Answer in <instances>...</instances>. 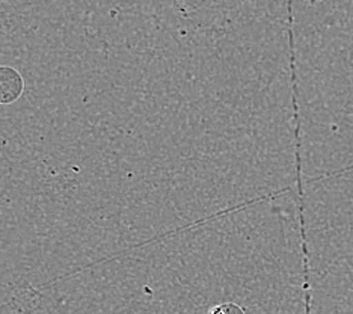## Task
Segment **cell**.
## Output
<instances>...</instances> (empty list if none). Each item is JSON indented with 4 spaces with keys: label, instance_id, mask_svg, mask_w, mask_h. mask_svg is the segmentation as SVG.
<instances>
[{
    "label": "cell",
    "instance_id": "obj_3",
    "mask_svg": "<svg viewBox=\"0 0 353 314\" xmlns=\"http://www.w3.org/2000/svg\"><path fill=\"white\" fill-rule=\"evenodd\" d=\"M0 104H2V99H0Z\"/></svg>",
    "mask_w": 353,
    "mask_h": 314
},
{
    "label": "cell",
    "instance_id": "obj_1",
    "mask_svg": "<svg viewBox=\"0 0 353 314\" xmlns=\"http://www.w3.org/2000/svg\"><path fill=\"white\" fill-rule=\"evenodd\" d=\"M23 79L17 71L10 67H0V99L2 104L12 103L23 92Z\"/></svg>",
    "mask_w": 353,
    "mask_h": 314
},
{
    "label": "cell",
    "instance_id": "obj_2",
    "mask_svg": "<svg viewBox=\"0 0 353 314\" xmlns=\"http://www.w3.org/2000/svg\"><path fill=\"white\" fill-rule=\"evenodd\" d=\"M210 314H245L243 310L237 307L234 304H222L216 305V307L210 311Z\"/></svg>",
    "mask_w": 353,
    "mask_h": 314
}]
</instances>
